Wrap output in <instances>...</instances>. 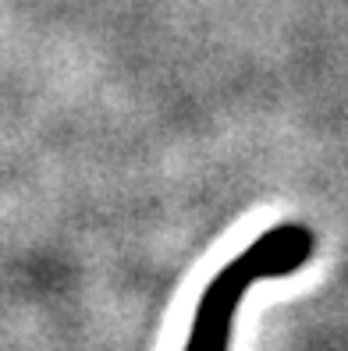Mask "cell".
<instances>
[{
	"mask_svg": "<svg viewBox=\"0 0 348 351\" xmlns=\"http://www.w3.org/2000/svg\"><path fill=\"white\" fill-rule=\"evenodd\" d=\"M313 252L316 234L305 223H277L267 234H259L242 256L220 266L217 277L207 284V291L196 305L185 351H228L245 291L259 280L299 274Z\"/></svg>",
	"mask_w": 348,
	"mask_h": 351,
	"instance_id": "cell-1",
	"label": "cell"
}]
</instances>
